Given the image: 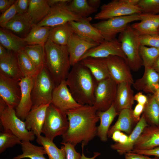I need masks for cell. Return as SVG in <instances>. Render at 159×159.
Listing matches in <instances>:
<instances>
[{
    "label": "cell",
    "instance_id": "obj_1",
    "mask_svg": "<svg viewBox=\"0 0 159 159\" xmlns=\"http://www.w3.org/2000/svg\"><path fill=\"white\" fill-rule=\"evenodd\" d=\"M66 113L69 127L62 135L61 143H69L75 147L81 143L83 149L97 136L96 124L100 120L97 111L93 106L85 105Z\"/></svg>",
    "mask_w": 159,
    "mask_h": 159
},
{
    "label": "cell",
    "instance_id": "obj_2",
    "mask_svg": "<svg viewBox=\"0 0 159 159\" xmlns=\"http://www.w3.org/2000/svg\"><path fill=\"white\" fill-rule=\"evenodd\" d=\"M72 67L65 80L70 92L80 104L93 106L97 82L89 69L80 62Z\"/></svg>",
    "mask_w": 159,
    "mask_h": 159
},
{
    "label": "cell",
    "instance_id": "obj_3",
    "mask_svg": "<svg viewBox=\"0 0 159 159\" xmlns=\"http://www.w3.org/2000/svg\"><path fill=\"white\" fill-rule=\"evenodd\" d=\"M44 48L45 67L57 86L66 80L71 67L67 47L57 44L48 39Z\"/></svg>",
    "mask_w": 159,
    "mask_h": 159
},
{
    "label": "cell",
    "instance_id": "obj_4",
    "mask_svg": "<svg viewBox=\"0 0 159 159\" xmlns=\"http://www.w3.org/2000/svg\"><path fill=\"white\" fill-rule=\"evenodd\" d=\"M140 34L129 25L119 34L118 40L122 50L126 57L125 62L131 69L139 70L143 65L139 49L140 46Z\"/></svg>",
    "mask_w": 159,
    "mask_h": 159
},
{
    "label": "cell",
    "instance_id": "obj_5",
    "mask_svg": "<svg viewBox=\"0 0 159 159\" xmlns=\"http://www.w3.org/2000/svg\"><path fill=\"white\" fill-rule=\"evenodd\" d=\"M34 78V85L32 92V109L42 105L51 104L53 91L56 86L54 81L45 66L39 70Z\"/></svg>",
    "mask_w": 159,
    "mask_h": 159
},
{
    "label": "cell",
    "instance_id": "obj_6",
    "mask_svg": "<svg viewBox=\"0 0 159 159\" xmlns=\"http://www.w3.org/2000/svg\"><path fill=\"white\" fill-rule=\"evenodd\" d=\"M0 120L3 130H9L21 141H33L35 136L26 128L25 122L16 115L15 109L0 98Z\"/></svg>",
    "mask_w": 159,
    "mask_h": 159
},
{
    "label": "cell",
    "instance_id": "obj_7",
    "mask_svg": "<svg viewBox=\"0 0 159 159\" xmlns=\"http://www.w3.org/2000/svg\"><path fill=\"white\" fill-rule=\"evenodd\" d=\"M69 124L66 113L51 103L47 109L42 133L53 141L56 137L62 135L66 131Z\"/></svg>",
    "mask_w": 159,
    "mask_h": 159
},
{
    "label": "cell",
    "instance_id": "obj_8",
    "mask_svg": "<svg viewBox=\"0 0 159 159\" xmlns=\"http://www.w3.org/2000/svg\"><path fill=\"white\" fill-rule=\"evenodd\" d=\"M140 14L114 17L102 20L92 25L99 30L104 40L110 41L116 38V35L122 32L129 23L140 21Z\"/></svg>",
    "mask_w": 159,
    "mask_h": 159
},
{
    "label": "cell",
    "instance_id": "obj_9",
    "mask_svg": "<svg viewBox=\"0 0 159 159\" xmlns=\"http://www.w3.org/2000/svg\"><path fill=\"white\" fill-rule=\"evenodd\" d=\"M68 4H61L50 7L47 15L35 25L51 27L71 21H81L86 18L82 17L72 12L69 9Z\"/></svg>",
    "mask_w": 159,
    "mask_h": 159
},
{
    "label": "cell",
    "instance_id": "obj_10",
    "mask_svg": "<svg viewBox=\"0 0 159 159\" xmlns=\"http://www.w3.org/2000/svg\"><path fill=\"white\" fill-rule=\"evenodd\" d=\"M141 13V10L138 5L130 4L126 0H113L103 4L100 11L95 15L94 19L103 20Z\"/></svg>",
    "mask_w": 159,
    "mask_h": 159
},
{
    "label": "cell",
    "instance_id": "obj_11",
    "mask_svg": "<svg viewBox=\"0 0 159 159\" xmlns=\"http://www.w3.org/2000/svg\"><path fill=\"white\" fill-rule=\"evenodd\" d=\"M117 87V84L110 77L97 82L93 105L97 111H105L110 107L114 102Z\"/></svg>",
    "mask_w": 159,
    "mask_h": 159
},
{
    "label": "cell",
    "instance_id": "obj_12",
    "mask_svg": "<svg viewBox=\"0 0 159 159\" xmlns=\"http://www.w3.org/2000/svg\"><path fill=\"white\" fill-rule=\"evenodd\" d=\"M110 77L117 84L126 82L132 85L134 82L130 67L124 59L116 56L106 58Z\"/></svg>",
    "mask_w": 159,
    "mask_h": 159
},
{
    "label": "cell",
    "instance_id": "obj_13",
    "mask_svg": "<svg viewBox=\"0 0 159 159\" xmlns=\"http://www.w3.org/2000/svg\"><path fill=\"white\" fill-rule=\"evenodd\" d=\"M19 81L0 72V97L9 107L15 109L21 99V90Z\"/></svg>",
    "mask_w": 159,
    "mask_h": 159
},
{
    "label": "cell",
    "instance_id": "obj_14",
    "mask_svg": "<svg viewBox=\"0 0 159 159\" xmlns=\"http://www.w3.org/2000/svg\"><path fill=\"white\" fill-rule=\"evenodd\" d=\"M51 103L63 112H66L82 105L74 99L65 80L56 86L52 93Z\"/></svg>",
    "mask_w": 159,
    "mask_h": 159
},
{
    "label": "cell",
    "instance_id": "obj_15",
    "mask_svg": "<svg viewBox=\"0 0 159 159\" xmlns=\"http://www.w3.org/2000/svg\"><path fill=\"white\" fill-rule=\"evenodd\" d=\"M111 56L120 57L125 61L126 59L121 43L116 38L110 41L104 40L97 46L90 49L82 57L80 62L87 57L106 58Z\"/></svg>",
    "mask_w": 159,
    "mask_h": 159
},
{
    "label": "cell",
    "instance_id": "obj_16",
    "mask_svg": "<svg viewBox=\"0 0 159 159\" xmlns=\"http://www.w3.org/2000/svg\"><path fill=\"white\" fill-rule=\"evenodd\" d=\"M34 77H24L19 82L21 90L19 103L15 108L17 116L23 121L31 110L32 107V92L34 82Z\"/></svg>",
    "mask_w": 159,
    "mask_h": 159
},
{
    "label": "cell",
    "instance_id": "obj_17",
    "mask_svg": "<svg viewBox=\"0 0 159 159\" xmlns=\"http://www.w3.org/2000/svg\"><path fill=\"white\" fill-rule=\"evenodd\" d=\"M99 44L85 39L74 33L67 46L71 66L79 62L82 57L88 50Z\"/></svg>",
    "mask_w": 159,
    "mask_h": 159
},
{
    "label": "cell",
    "instance_id": "obj_18",
    "mask_svg": "<svg viewBox=\"0 0 159 159\" xmlns=\"http://www.w3.org/2000/svg\"><path fill=\"white\" fill-rule=\"evenodd\" d=\"M92 18L86 17L79 21L69 22L74 33L87 40L100 44L104 40L101 33L90 22Z\"/></svg>",
    "mask_w": 159,
    "mask_h": 159
},
{
    "label": "cell",
    "instance_id": "obj_19",
    "mask_svg": "<svg viewBox=\"0 0 159 159\" xmlns=\"http://www.w3.org/2000/svg\"><path fill=\"white\" fill-rule=\"evenodd\" d=\"M49 105H42L32 109L25 117L24 122L26 129L37 137L42 133L47 109Z\"/></svg>",
    "mask_w": 159,
    "mask_h": 159
},
{
    "label": "cell",
    "instance_id": "obj_20",
    "mask_svg": "<svg viewBox=\"0 0 159 159\" xmlns=\"http://www.w3.org/2000/svg\"><path fill=\"white\" fill-rule=\"evenodd\" d=\"M132 85L126 82L117 84L115 97L113 102L117 112L119 113L125 109H132L134 103V92Z\"/></svg>",
    "mask_w": 159,
    "mask_h": 159
},
{
    "label": "cell",
    "instance_id": "obj_21",
    "mask_svg": "<svg viewBox=\"0 0 159 159\" xmlns=\"http://www.w3.org/2000/svg\"><path fill=\"white\" fill-rule=\"evenodd\" d=\"M143 113L139 121L137 123L135 127L128 136L127 142L125 144H121L116 143L110 145L111 148L116 150L120 155L131 152L134 148V146L144 129L149 126Z\"/></svg>",
    "mask_w": 159,
    "mask_h": 159
},
{
    "label": "cell",
    "instance_id": "obj_22",
    "mask_svg": "<svg viewBox=\"0 0 159 159\" xmlns=\"http://www.w3.org/2000/svg\"><path fill=\"white\" fill-rule=\"evenodd\" d=\"M159 147V127L149 126L143 130L133 150H149Z\"/></svg>",
    "mask_w": 159,
    "mask_h": 159
},
{
    "label": "cell",
    "instance_id": "obj_23",
    "mask_svg": "<svg viewBox=\"0 0 159 159\" xmlns=\"http://www.w3.org/2000/svg\"><path fill=\"white\" fill-rule=\"evenodd\" d=\"M159 84V74L152 67H145L142 77L134 82L132 85L137 90L154 93Z\"/></svg>",
    "mask_w": 159,
    "mask_h": 159
},
{
    "label": "cell",
    "instance_id": "obj_24",
    "mask_svg": "<svg viewBox=\"0 0 159 159\" xmlns=\"http://www.w3.org/2000/svg\"><path fill=\"white\" fill-rule=\"evenodd\" d=\"M0 72L19 82L24 77L19 65L16 53L9 51L6 56L0 58Z\"/></svg>",
    "mask_w": 159,
    "mask_h": 159
},
{
    "label": "cell",
    "instance_id": "obj_25",
    "mask_svg": "<svg viewBox=\"0 0 159 159\" xmlns=\"http://www.w3.org/2000/svg\"><path fill=\"white\" fill-rule=\"evenodd\" d=\"M80 62L89 69L97 82L110 77L106 58L90 57Z\"/></svg>",
    "mask_w": 159,
    "mask_h": 159
},
{
    "label": "cell",
    "instance_id": "obj_26",
    "mask_svg": "<svg viewBox=\"0 0 159 159\" xmlns=\"http://www.w3.org/2000/svg\"><path fill=\"white\" fill-rule=\"evenodd\" d=\"M140 21L133 24L131 27L141 35L159 34V14L141 13Z\"/></svg>",
    "mask_w": 159,
    "mask_h": 159
},
{
    "label": "cell",
    "instance_id": "obj_27",
    "mask_svg": "<svg viewBox=\"0 0 159 159\" xmlns=\"http://www.w3.org/2000/svg\"><path fill=\"white\" fill-rule=\"evenodd\" d=\"M34 25L27 12L23 14H17L6 25L4 28L17 34L24 35L25 37Z\"/></svg>",
    "mask_w": 159,
    "mask_h": 159
},
{
    "label": "cell",
    "instance_id": "obj_28",
    "mask_svg": "<svg viewBox=\"0 0 159 159\" xmlns=\"http://www.w3.org/2000/svg\"><path fill=\"white\" fill-rule=\"evenodd\" d=\"M97 114L100 122L97 127V136L101 141L105 142L107 140V134L110 126L119 113L117 112L113 103L107 110L103 111H97Z\"/></svg>",
    "mask_w": 159,
    "mask_h": 159
},
{
    "label": "cell",
    "instance_id": "obj_29",
    "mask_svg": "<svg viewBox=\"0 0 159 159\" xmlns=\"http://www.w3.org/2000/svg\"><path fill=\"white\" fill-rule=\"evenodd\" d=\"M74 34L72 27L68 23L51 27L49 39L57 44L67 46Z\"/></svg>",
    "mask_w": 159,
    "mask_h": 159
},
{
    "label": "cell",
    "instance_id": "obj_30",
    "mask_svg": "<svg viewBox=\"0 0 159 159\" xmlns=\"http://www.w3.org/2000/svg\"><path fill=\"white\" fill-rule=\"evenodd\" d=\"M0 44L7 50L16 53L26 45L23 37H19L4 28H0Z\"/></svg>",
    "mask_w": 159,
    "mask_h": 159
},
{
    "label": "cell",
    "instance_id": "obj_31",
    "mask_svg": "<svg viewBox=\"0 0 159 159\" xmlns=\"http://www.w3.org/2000/svg\"><path fill=\"white\" fill-rule=\"evenodd\" d=\"M132 112V109H124L120 112L117 121L109 129L108 137H111L113 132L117 130L130 134L133 124L135 122Z\"/></svg>",
    "mask_w": 159,
    "mask_h": 159
},
{
    "label": "cell",
    "instance_id": "obj_32",
    "mask_svg": "<svg viewBox=\"0 0 159 159\" xmlns=\"http://www.w3.org/2000/svg\"><path fill=\"white\" fill-rule=\"evenodd\" d=\"M51 27L34 25L29 32L23 37L26 45H44L49 39Z\"/></svg>",
    "mask_w": 159,
    "mask_h": 159
},
{
    "label": "cell",
    "instance_id": "obj_33",
    "mask_svg": "<svg viewBox=\"0 0 159 159\" xmlns=\"http://www.w3.org/2000/svg\"><path fill=\"white\" fill-rule=\"evenodd\" d=\"M50 9L47 0H30L27 13L34 24L41 21Z\"/></svg>",
    "mask_w": 159,
    "mask_h": 159
},
{
    "label": "cell",
    "instance_id": "obj_34",
    "mask_svg": "<svg viewBox=\"0 0 159 159\" xmlns=\"http://www.w3.org/2000/svg\"><path fill=\"white\" fill-rule=\"evenodd\" d=\"M36 142L43 147L49 159H66L64 147L58 148L52 141L41 135L37 137Z\"/></svg>",
    "mask_w": 159,
    "mask_h": 159
},
{
    "label": "cell",
    "instance_id": "obj_35",
    "mask_svg": "<svg viewBox=\"0 0 159 159\" xmlns=\"http://www.w3.org/2000/svg\"><path fill=\"white\" fill-rule=\"evenodd\" d=\"M22 153L14 157L13 159L29 158L30 159H47L44 156L47 154L42 146L34 145L29 141H21L20 144Z\"/></svg>",
    "mask_w": 159,
    "mask_h": 159
},
{
    "label": "cell",
    "instance_id": "obj_36",
    "mask_svg": "<svg viewBox=\"0 0 159 159\" xmlns=\"http://www.w3.org/2000/svg\"><path fill=\"white\" fill-rule=\"evenodd\" d=\"M23 49L39 71L45 66L44 45H26Z\"/></svg>",
    "mask_w": 159,
    "mask_h": 159
},
{
    "label": "cell",
    "instance_id": "obj_37",
    "mask_svg": "<svg viewBox=\"0 0 159 159\" xmlns=\"http://www.w3.org/2000/svg\"><path fill=\"white\" fill-rule=\"evenodd\" d=\"M19 65L24 77H34L39 70L23 49L16 53Z\"/></svg>",
    "mask_w": 159,
    "mask_h": 159
},
{
    "label": "cell",
    "instance_id": "obj_38",
    "mask_svg": "<svg viewBox=\"0 0 159 159\" xmlns=\"http://www.w3.org/2000/svg\"><path fill=\"white\" fill-rule=\"evenodd\" d=\"M143 113L147 123L152 126H159V105L153 95L148 97Z\"/></svg>",
    "mask_w": 159,
    "mask_h": 159
},
{
    "label": "cell",
    "instance_id": "obj_39",
    "mask_svg": "<svg viewBox=\"0 0 159 159\" xmlns=\"http://www.w3.org/2000/svg\"><path fill=\"white\" fill-rule=\"evenodd\" d=\"M68 5L72 12L84 18L88 17L97 10L91 7L87 0H71Z\"/></svg>",
    "mask_w": 159,
    "mask_h": 159
},
{
    "label": "cell",
    "instance_id": "obj_40",
    "mask_svg": "<svg viewBox=\"0 0 159 159\" xmlns=\"http://www.w3.org/2000/svg\"><path fill=\"white\" fill-rule=\"evenodd\" d=\"M139 52L144 67H152L159 57V47L141 45Z\"/></svg>",
    "mask_w": 159,
    "mask_h": 159
},
{
    "label": "cell",
    "instance_id": "obj_41",
    "mask_svg": "<svg viewBox=\"0 0 159 159\" xmlns=\"http://www.w3.org/2000/svg\"><path fill=\"white\" fill-rule=\"evenodd\" d=\"M21 140L9 130H3L0 133V153L16 144H20Z\"/></svg>",
    "mask_w": 159,
    "mask_h": 159
},
{
    "label": "cell",
    "instance_id": "obj_42",
    "mask_svg": "<svg viewBox=\"0 0 159 159\" xmlns=\"http://www.w3.org/2000/svg\"><path fill=\"white\" fill-rule=\"evenodd\" d=\"M138 6L142 13L159 14V0H139Z\"/></svg>",
    "mask_w": 159,
    "mask_h": 159
},
{
    "label": "cell",
    "instance_id": "obj_43",
    "mask_svg": "<svg viewBox=\"0 0 159 159\" xmlns=\"http://www.w3.org/2000/svg\"><path fill=\"white\" fill-rule=\"evenodd\" d=\"M141 45L159 47V34L140 35Z\"/></svg>",
    "mask_w": 159,
    "mask_h": 159
},
{
    "label": "cell",
    "instance_id": "obj_44",
    "mask_svg": "<svg viewBox=\"0 0 159 159\" xmlns=\"http://www.w3.org/2000/svg\"><path fill=\"white\" fill-rule=\"evenodd\" d=\"M17 14L15 3L9 9L2 13L0 16V25L4 28L6 25Z\"/></svg>",
    "mask_w": 159,
    "mask_h": 159
},
{
    "label": "cell",
    "instance_id": "obj_45",
    "mask_svg": "<svg viewBox=\"0 0 159 159\" xmlns=\"http://www.w3.org/2000/svg\"><path fill=\"white\" fill-rule=\"evenodd\" d=\"M61 143L64 146L66 154V159H80L81 155L77 152L75 146L69 143Z\"/></svg>",
    "mask_w": 159,
    "mask_h": 159
},
{
    "label": "cell",
    "instance_id": "obj_46",
    "mask_svg": "<svg viewBox=\"0 0 159 159\" xmlns=\"http://www.w3.org/2000/svg\"><path fill=\"white\" fill-rule=\"evenodd\" d=\"M30 0H18L15 2L17 14H23L27 13L28 9Z\"/></svg>",
    "mask_w": 159,
    "mask_h": 159
},
{
    "label": "cell",
    "instance_id": "obj_47",
    "mask_svg": "<svg viewBox=\"0 0 159 159\" xmlns=\"http://www.w3.org/2000/svg\"><path fill=\"white\" fill-rule=\"evenodd\" d=\"M145 105L138 103L132 110V115L135 123H137L139 121L141 115L144 112Z\"/></svg>",
    "mask_w": 159,
    "mask_h": 159
},
{
    "label": "cell",
    "instance_id": "obj_48",
    "mask_svg": "<svg viewBox=\"0 0 159 159\" xmlns=\"http://www.w3.org/2000/svg\"><path fill=\"white\" fill-rule=\"evenodd\" d=\"M125 159H159V158L155 157L151 158L147 155L141 154L132 151L125 153Z\"/></svg>",
    "mask_w": 159,
    "mask_h": 159
},
{
    "label": "cell",
    "instance_id": "obj_49",
    "mask_svg": "<svg viewBox=\"0 0 159 159\" xmlns=\"http://www.w3.org/2000/svg\"><path fill=\"white\" fill-rule=\"evenodd\" d=\"M132 152L138 154L149 156L152 155L159 158V147L146 150L134 149Z\"/></svg>",
    "mask_w": 159,
    "mask_h": 159
},
{
    "label": "cell",
    "instance_id": "obj_50",
    "mask_svg": "<svg viewBox=\"0 0 159 159\" xmlns=\"http://www.w3.org/2000/svg\"><path fill=\"white\" fill-rule=\"evenodd\" d=\"M134 100L138 104L145 106L148 102V98L141 92H140L134 95Z\"/></svg>",
    "mask_w": 159,
    "mask_h": 159
},
{
    "label": "cell",
    "instance_id": "obj_51",
    "mask_svg": "<svg viewBox=\"0 0 159 159\" xmlns=\"http://www.w3.org/2000/svg\"><path fill=\"white\" fill-rule=\"evenodd\" d=\"M14 0H0V11L2 13L11 7L15 2Z\"/></svg>",
    "mask_w": 159,
    "mask_h": 159
},
{
    "label": "cell",
    "instance_id": "obj_52",
    "mask_svg": "<svg viewBox=\"0 0 159 159\" xmlns=\"http://www.w3.org/2000/svg\"><path fill=\"white\" fill-rule=\"evenodd\" d=\"M47 3L49 6L51 7L54 5L61 4H68L71 0H47Z\"/></svg>",
    "mask_w": 159,
    "mask_h": 159
},
{
    "label": "cell",
    "instance_id": "obj_53",
    "mask_svg": "<svg viewBox=\"0 0 159 159\" xmlns=\"http://www.w3.org/2000/svg\"><path fill=\"white\" fill-rule=\"evenodd\" d=\"M87 2L89 5L92 7L97 9L100 3V0H88Z\"/></svg>",
    "mask_w": 159,
    "mask_h": 159
},
{
    "label": "cell",
    "instance_id": "obj_54",
    "mask_svg": "<svg viewBox=\"0 0 159 159\" xmlns=\"http://www.w3.org/2000/svg\"><path fill=\"white\" fill-rule=\"evenodd\" d=\"M122 132L119 130H117L114 132L111 137L112 140L116 143H118Z\"/></svg>",
    "mask_w": 159,
    "mask_h": 159
},
{
    "label": "cell",
    "instance_id": "obj_55",
    "mask_svg": "<svg viewBox=\"0 0 159 159\" xmlns=\"http://www.w3.org/2000/svg\"><path fill=\"white\" fill-rule=\"evenodd\" d=\"M128 137V136L122 132L119 142L118 143L121 144H125L127 140Z\"/></svg>",
    "mask_w": 159,
    "mask_h": 159
},
{
    "label": "cell",
    "instance_id": "obj_56",
    "mask_svg": "<svg viewBox=\"0 0 159 159\" xmlns=\"http://www.w3.org/2000/svg\"><path fill=\"white\" fill-rule=\"evenodd\" d=\"M8 50L0 44V58L6 56L8 53Z\"/></svg>",
    "mask_w": 159,
    "mask_h": 159
},
{
    "label": "cell",
    "instance_id": "obj_57",
    "mask_svg": "<svg viewBox=\"0 0 159 159\" xmlns=\"http://www.w3.org/2000/svg\"><path fill=\"white\" fill-rule=\"evenodd\" d=\"M101 154L100 153L95 152H94V156L91 158H88L86 157L83 153L81 155V157L80 159H95L96 157L100 155Z\"/></svg>",
    "mask_w": 159,
    "mask_h": 159
},
{
    "label": "cell",
    "instance_id": "obj_58",
    "mask_svg": "<svg viewBox=\"0 0 159 159\" xmlns=\"http://www.w3.org/2000/svg\"><path fill=\"white\" fill-rule=\"evenodd\" d=\"M152 68L156 72H159V57L153 64Z\"/></svg>",
    "mask_w": 159,
    "mask_h": 159
},
{
    "label": "cell",
    "instance_id": "obj_59",
    "mask_svg": "<svg viewBox=\"0 0 159 159\" xmlns=\"http://www.w3.org/2000/svg\"><path fill=\"white\" fill-rule=\"evenodd\" d=\"M154 96L159 105V84Z\"/></svg>",
    "mask_w": 159,
    "mask_h": 159
},
{
    "label": "cell",
    "instance_id": "obj_60",
    "mask_svg": "<svg viewBox=\"0 0 159 159\" xmlns=\"http://www.w3.org/2000/svg\"><path fill=\"white\" fill-rule=\"evenodd\" d=\"M158 33L159 34V28L158 29Z\"/></svg>",
    "mask_w": 159,
    "mask_h": 159
},
{
    "label": "cell",
    "instance_id": "obj_61",
    "mask_svg": "<svg viewBox=\"0 0 159 159\" xmlns=\"http://www.w3.org/2000/svg\"><path fill=\"white\" fill-rule=\"evenodd\" d=\"M158 126L159 127V126Z\"/></svg>",
    "mask_w": 159,
    "mask_h": 159
}]
</instances>
